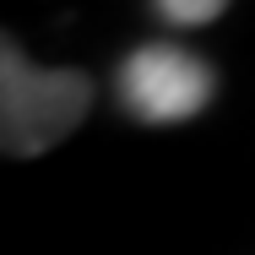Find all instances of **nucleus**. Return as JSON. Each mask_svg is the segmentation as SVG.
Here are the masks:
<instances>
[{
	"mask_svg": "<svg viewBox=\"0 0 255 255\" xmlns=\"http://www.w3.org/2000/svg\"><path fill=\"white\" fill-rule=\"evenodd\" d=\"M157 16L174 27H201V22L223 16V0H157Z\"/></svg>",
	"mask_w": 255,
	"mask_h": 255,
	"instance_id": "nucleus-3",
	"label": "nucleus"
},
{
	"mask_svg": "<svg viewBox=\"0 0 255 255\" xmlns=\"http://www.w3.org/2000/svg\"><path fill=\"white\" fill-rule=\"evenodd\" d=\"M120 98L147 125H174L201 114L212 98V65L174 44H147L120 65Z\"/></svg>",
	"mask_w": 255,
	"mask_h": 255,
	"instance_id": "nucleus-2",
	"label": "nucleus"
},
{
	"mask_svg": "<svg viewBox=\"0 0 255 255\" xmlns=\"http://www.w3.org/2000/svg\"><path fill=\"white\" fill-rule=\"evenodd\" d=\"M93 109L87 71H44L16 49V38H0V147L11 157H38L60 147Z\"/></svg>",
	"mask_w": 255,
	"mask_h": 255,
	"instance_id": "nucleus-1",
	"label": "nucleus"
}]
</instances>
